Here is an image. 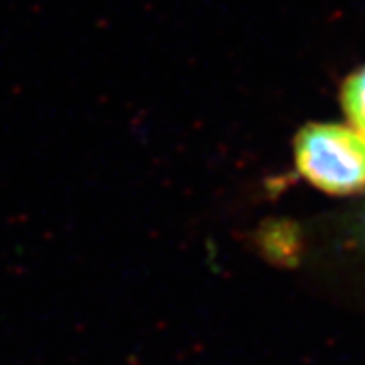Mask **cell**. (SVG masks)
<instances>
[{
	"label": "cell",
	"instance_id": "7a4b0ae2",
	"mask_svg": "<svg viewBox=\"0 0 365 365\" xmlns=\"http://www.w3.org/2000/svg\"><path fill=\"white\" fill-rule=\"evenodd\" d=\"M341 105L349 125L365 135V66L351 73L343 82Z\"/></svg>",
	"mask_w": 365,
	"mask_h": 365
},
{
	"label": "cell",
	"instance_id": "6da1fadb",
	"mask_svg": "<svg viewBox=\"0 0 365 365\" xmlns=\"http://www.w3.org/2000/svg\"><path fill=\"white\" fill-rule=\"evenodd\" d=\"M294 164L309 185L330 196L365 192V135L346 123H312L298 133Z\"/></svg>",
	"mask_w": 365,
	"mask_h": 365
}]
</instances>
